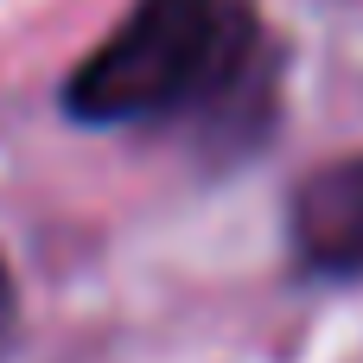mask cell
I'll return each mask as SVG.
<instances>
[{"instance_id":"cell-1","label":"cell","mask_w":363,"mask_h":363,"mask_svg":"<svg viewBox=\"0 0 363 363\" xmlns=\"http://www.w3.org/2000/svg\"><path fill=\"white\" fill-rule=\"evenodd\" d=\"M77 128H185L236 160L274 134L281 38L255 0H134L57 89Z\"/></svg>"},{"instance_id":"cell-2","label":"cell","mask_w":363,"mask_h":363,"mask_svg":"<svg viewBox=\"0 0 363 363\" xmlns=\"http://www.w3.org/2000/svg\"><path fill=\"white\" fill-rule=\"evenodd\" d=\"M287 255L306 281H363V147L287 191Z\"/></svg>"},{"instance_id":"cell-3","label":"cell","mask_w":363,"mask_h":363,"mask_svg":"<svg viewBox=\"0 0 363 363\" xmlns=\"http://www.w3.org/2000/svg\"><path fill=\"white\" fill-rule=\"evenodd\" d=\"M13 345H19V281H13V262L0 249V363L13 357Z\"/></svg>"}]
</instances>
